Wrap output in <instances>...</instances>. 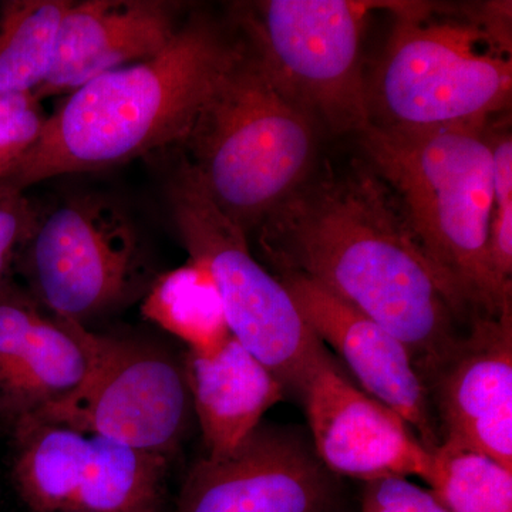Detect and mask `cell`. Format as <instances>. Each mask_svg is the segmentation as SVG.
<instances>
[{"label":"cell","instance_id":"obj_1","mask_svg":"<svg viewBox=\"0 0 512 512\" xmlns=\"http://www.w3.org/2000/svg\"><path fill=\"white\" fill-rule=\"evenodd\" d=\"M254 234L272 274L311 279L403 342L427 390L477 319L367 163L313 173Z\"/></svg>","mask_w":512,"mask_h":512},{"label":"cell","instance_id":"obj_2","mask_svg":"<svg viewBox=\"0 0 512 512\" xmlns=\"http://www.w3.org/2000/svg\"><path fill=\"white\" fill-rule=\"evenodd\" d=\"M242 42L192 16L157 56L67 94L32 150L0 184L25 192L59 175L106 170L177 147Z\"/></svg>","mask_w":512,"mask_h":512},{"label":"cell","instance_id":"obj_3","mask_svg":"<svg viewBox=\"0 0 512 512\" xmlns=\"http://www.w3.org/2000/svg\"><path fill=\"white\" fill-rule=\"evenodd\" d=\"M357 137L424 254L474 316L510 311L512 291L498 282L488 249L494 207L488 126L400 133L370 124Z\"/></svg>","mask_w":512,"mask_h":512},{"label":"cell","instance_id":"obj_4","mask_svg":"<svg viewBox=\"0 0 512 512\" xmlns=\"http://www.w3.org/2000/svg\"><path fill=\"white\" fill-rule=\"evenodd\" d=\"M318 131L242 40L175 148L211 201L249 237L315 173Z\"/></svg>","mask_w":512,"mask_h":512},{"label":"cell","instance_id":"obj_5","mask_svg":"<svg viewBox=\"0 0 512 512\" xmlns=\"http://www.w3.org/2000/svg\"><path fill=\"white\" fill-rule=\"evenodd\" d=\"M426 3L399 2L369 86L372 124L400 133L485 127L511 103L512 64L476 22H433Z\"/></svg>","mask_w":512,"mask_h":512},{"label":"cell","instance_id":"obj_6","mask_svg":"<svg viewBox=\"0 0 512 512\" xmlns=\"http://www.w3.org/2000/svg\"><path fill=\"white\" fill-rule=\"evenodd\" d=\"M168 204L190 259L210 272L232 338L301 394L330 359L291 293L252 252L248 234L211 201L183 163L167 185Z\"/></svg>","mask_w":512,"mask_h":512},{"label":"cell","instance_id":"obj_7","mask_svg":"<svg viewBox=\"0 0 512 512\" xmlns=\"http://www.w3.org/2000/svg\"><path fill=\"white\" fill-rule=\"evenodd\" d=\"M390 2L265 0L239 6L244 42L318 128L360 136L372 124L363 73L367 18Z\"/></svg>","mask_w":512,"mask_h":512},{"label":"cell","instance_id":"obj_8","mask_svg":"<svg viewBox=\"0 0 512 512\" xmlns=\"http://www.w3.org/2000/svg\"><path fill=\"white\" fill-rule=\"evenodd\" d=\"M18 262L30 295L80 325L146 295L154 281L136 222L100 194L74 195L42 211Z\"/></svg>","mask_w":512,"mask_h":512},{"label":"cell","instance_id":"obj_9","mask_svg":"<svg viewBox=\"0 0 512 512\" xmlns=\"http://www.w3.org/2000/svg\"><path fill=\"white\" fill-rule=\"evenodd\" d=\"M82 338L90 357L84 382L23 423L59 424L168 457L183 439L192 407L183 363L156 346L84 325Z\"/></svg>","mask_w":512,"mask_h":512},{"label":"cell","instance_id":"obj_10","mask_svg":"<svg viewBox=\"0 0 512 512\" xmlns=\"http://www.w3.org/2000/svg\"><path fill=\"white\" fill-rule=\"evenodd\" d=\"M333 497L312 443L262 423L231 456L191 468L175 512H329Z\"/></svg>","mask_w":512,"mask_h":512},{"label":"cell","instance_id":"obj_11","mask_svg":"<svg viewBox=\"0 0 512 512\" xmlns=\"http://www.w3.org/2000/svg\"><path fill=\"white\" fill-rule=\"evenodd\" d=\"M312 447L333 476L366 483L429 477L431 451L396 412L350 382L332 357L303 386Z\"/></svg>","mask_w":512,"mask_h":512},{"label":"cell","instance_id":"obj_12","mask_svg":"<svg viewBox=\"0 0 512 512\" xmlns=\"http://www.w3.org/2000/svg\"><path fill=\"white\" fill-rule=\"evenodd\" d=\"M429 393L440 444L477 451L512 471V309L474 320Z\"/></svg>","mask_w":512,"mask_h":512},{"label":"cell","instance_id":"obj_13","mask_svg":"<svg viewBox=\"0 0 512 512\" xmlns=\"http://www.w3.org/2000/svg\"><path fill=\"white\" fill-rule=\"evenodd\" d=\"M276 276L320 342L345 360L360 389L399 414L427 450L439 446L429 390L403 342L311 279Z\"/></svg>","mask_w":512,"mask_h":512},{"label":"cell","instance_id":"obj_14","mask_svg":"<svg viewBox=\"0 0 512 512\" xmlns=\"http://www.w3.org/2000/svg\"><path fill=\"white\" fill-rule=\"evenodd\" d=\"M82 326L47 312L18 286L0 285V419L12 429L84 382L90 357Z\"/></svg>","mask_w":512,"mask_h":512},{"label":"cell","instance_id":"obj_15","mask_svg":"<svg viewBox=\"0 0 512 512\" xmlns=\"http://www.w3.org/2000/svg\"><path fill=\"white\" fill-rule=\"evenodd\" d=\"M180 26V6L173 2H72L60 23L52 69L35 97L40 103L64 97L96 77L151 59Z\"/></svg>","mask_w":512,"mask_h":512},{"label":"cell","instance_id":"obj_16","mask_svg":"<svg viewBox=\"0 0 512 512\" xmlns=\"http://www.w3.org/2000/svg\"><path fill=\"white\" fill-rule=\"evenodd\" d=\"M183 369L211 460L231 456L286 394L278 377L232 336L211 355L187 352Z\"/></svg>","mask_w":512,"mask_h":512},{"label":"cell","instance_id":"obj_17","mask_svg":"<svg viewBox=\"0 0 512 512\" xmlns=\"http://www.w3.org/2000/svg\"><path fill=\"white\" fill-rule=\"evenodd\" d=\"M13 483L32 512H72L92 436L59 424L28 421L13 429Z\"/></svg>","mask_w":512,"mask_h":512},{"label":"cell","instance_id":"obj_18","mask_svg":"<svg viewBox=\"0 0 512 512\" xmlns=\"http://www.w3.org/2000/svg\"><path fill=\"white\" fill-rule=\"evenodd\" d=\"M141 312L198 355H211L232 336L210 272L192 259L154 278Z\"/></svg>","mask_w":512,"mask_h":512},{"label":"cell","instance_id":"obj_19","mask_svg":"<svg viewBox=\"0 0 512 512\" xmlns=\"http://www.w3.org/2000/svg\"><path fill=\"white\" fill-rule=\"evenodd\" d=\"M167 464L168 457L163 454L92 436L89 464L72 512L160 508Z\"/></svg>","mask_w":512,"mask_h":512},{"label":"cell","instance_id":"obj_20","mask_svg":"<svg viewBox=\"0 0 512 512\" xmlns=\"http://www.w3.org/2000/svg\"><path fill=\"white\" fill-rule=\"evenodd\" d=\"M69 0L0 3V93H33L55 59L60 23Z\"/></svg>","mask_w":512,"mask_h":512},{"label":"cell","instance_id":"obj_21","mask_svg":"<svg viewBox=\"0 0 512 512\" xmlns=\"http://www.w3.org/2000/svg\"><path fill=\"white\" fill-rule=\"evenodd\" d=\"M426 483L450 512H512V471L466 448L439 444Z\"/></svg>","mask_w":512,"mask_h":512},{"label":"cell","instance_id":"obj_22","mask_svg":"<svg viewBox=\"0 0 512 512\" xmlns=\"http://www.w3.org/2000/svg\"><path fill=\"white\" fill-rule=\"evenodd\" d=\"M494 161V207L490 222L491 265L498 282L512 291V138L490 133Z\"/></svg>","mask_w":512,"mask_h":512},{"label":"cell","instance_id":"obj_23","mask_svg":"<svg viewBox=\"0 0 512 512\" xmlns=\"http://www.w3.org/2000/svg\"><path fill=\"white\" fill-rule=\"evenodd\" d=\"M47 116L33 93H0V180L32 150Z\"/></svg>","mask_w":512,"mask_h":512},{"label":"cell","instance_id":"obj_24","mask_svg":"<svg viewBox=\"0 0 512 512\" xmlns=\"http://www.w3.org/2000/svg\"><path fill=\"white\" fill-rule=\"evenodd\" d=\"M40 214L25 192L0 184V285L8 281L10 266L28 244Z\"/></svg>","mask_w":512,"mask_h":512},{"label":"cell","instance_id":"obj_25","mask_svg":"<svg viewBox=\"0 0 512 512\" xmlns=\"http://www.w3.org/2000/svg\"><path fill=\"white\" fill-rule=\"evenodd\" d=\"M360 512H450L434 497L403 477L367 483Z\"/></svg>","mask_w":512,"mask_h":512},{"label":"cell","instance_id":"obj_26","mask_svg":"<svg viewBox=\"0 0 512 512\" xmlns=\"http://www.w3.org/2000/svg\"><path fill=\"white\" fill-rule=\"evenodd\" d=\"M136 512H161L160 508H153V510H144V511H136Z\"/></svg>","mask_w":512,"mask_h":512}]
</instances>
